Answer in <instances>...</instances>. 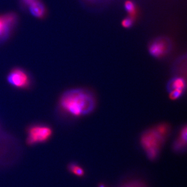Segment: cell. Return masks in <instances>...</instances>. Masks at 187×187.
Returning a JSON list of instances; mask_svg holds the SVG:
<instances>
[{
    "label": "cell",
    "mask_w": 187,
    "mask_h": 187,
    "mask_svg": "<svg viewBox=\"0 0 187 187\" xmlns=\"http://www.w3.org/2000/svg\"><path fill=\"white\" fill-rule=\"evenodd\" d=\"M187 128L185 125L180 130L178 136L175 139L172 145L173 150L177 153L185 152L187 149Z\"/></svg>",
    "instance_id": "obj_8"
},
{
    "label": "cell",
    "mask_w": 187,
    "mask_h": 187,
    "mask_svg": "<svg viewBox=\"0 0 187 187\" xmlns=\"http://www.w3.org/2000/svg\"><path fill=\"white\" fill-rule=\"evenodd\" d=\"M169 128L161 124L143 132L140 144L148 158L151 161L157 159L168 134Z\"/></svg>",
    "instance_id": "obj_2"
},
{
    "label": "cell",
    "mask_w": 187,
    "mask_h": 187,
    "mask_svg": "<svg viewBox=\"0 0 187 187\" xmlns=\"http://www.w3.org/2000/svg\"><path fill=\"white\" fill-rule=\"evenodd\" d=\"M187 87L186 80L183 77L176 76L170 79L166 84V90L172 100L179 99L184 95Z\"/></svg>",
    "instance_id": "obj_6"
},
{
    "label": "cell",
    "mask_w": 187,
    "mask_h": 187,
    "mask_svg": "<svg viewBox=\"0 0 187 187\" xmlns=\"http://www.w3.org/2000/svg\"><path fill=\"white\" fill-rule=\"evenodd\" d=\"M27 134L28 144L34 146L48 141L52 136L53 130L48 125L36 124L29 127Z\"/></svg>",
    "instance_id": "obj_3"
},
{
    "label": "cell",
    "mask_w": 187,
    "mask_h": 187,
    "mask_svg": "<svg viewBox=\"0 0 187 187\" xmlns=\"http://www.w3.org/2000/svg\"><path fill=\"white\" fill-rule=\"evenodd\" d=\"M98 187H106V185H105V184H102V183H100V184H99V185H98Z\"/></svg>",
    "instance_id": "obj_15"
},
{
    "label": "cell",
    "mask_w": 187,
    "mask_h": 187,
    "mask_svg": "<svg viewBox=\"0 0 187 187\" xmlns=\"http://www.w3.org/2000/svg\"><path fill=\"white\" fill-rule=\"evenodd\" d=\"M125 8L126 10L130 14V16L135 19L136 16L137 11L134 4L130 1H127L125 3Z\"/></svg>",
    "instance_id": "obj_12"
},
{
    "label": "cell",
    "mask_w": 187,
    "mask_h": 187,
    "mask_svg": "<svg viewBox=\"0 0 187 187\" xmlns=\"http://www.w3.org/2000/svg\"><path fill=\"white\" fill-rule=\"evenodd\" d=\"M171 48L170 43L166 40L160 39L150 44L149 47L150 54L153 57L161 58L170 52Z\"/></svg>",
    "instance_id": "obj_7"
},
{
    "label": "cell",
    "mask_w": 187,
    "mask_h": 187,
    "mask_svg": "<svg viewBox=\"0 0 187 187\" xmlns=\"http://www.w3.org/2000/svg\"><path fill=\"white\" fill-rule=\"evenodd\" d=\"M135 19L131 17L130 16L129 17L126 18L125 19L123 20L122 25L123 27L126 28H130L132 25L133 21Z\"/></svg>",
    "instance_id": "obj_13"
},
{
    "label": "cell",
    "mask_w": 187,
    "mask_h": 187,
    "mask_svg": "<svg viewBox=\"0 0 187 187\" xmlns=\"http://www.w3.org/2000/svg\"><path fill=\"white\" fill-rule=\"evenodd\" d=\"M21 4L23 8L26 9H27L29 5H31L33 2H34L36 0H20Z\"/></svg>",
    "instance_id": "obj_14"
},
{
    "label": "cell",
    "mask_w": 187,
    "mask_h": 187,
    "mask_svg": "<svg viewBox=\"0 0 187 187\" xmlns=\"http://www.w3.org/2000/svg\"><path fill=\"white\" fill-rule=\"evenodd\" d=\"M6 80L12 87L21 90L29 88L32 83L29 73L21 68H15L10 70Z\"/></svg>",
    "instance_id": "obj_4"
},
{
    "label": "cell",
    "mask_w": 187,
    "mask_h": 187,
    "mask_svg": "<svg viewBox=\"0 0 187 187\" xmlns=\"http://www.w3.org/2000/svg\"><path fill=\"white\" fill-rule=\"evenodd\" d=\"M28 10L33 16L38 19H42L46 17L47 9L42 0H36L27 8Z\"/></svg>",
    "instance_id": "obj_9"
},
{
    "label": "cell",
    "mask_w": 187,
    "mask_h": 187,
    "mask_svg": "<svg viewBox=\"0 0 187 187\" xmlns=\"http://www.w3.org/2000/svg\"><path fill=\"white\" fill-rule=\"evenodd\" d=\"M119 187H148L144 181L140 179H132L124 182Z\"/></svg>",
    "instance_id": "obj_11"
},
{
    "label": "cell",
    "mask_w": 187,
    "mask_h": 187,
    "mask_svg": "<svg viewBox=\"0 0 187 187\" xmlns=\"http://www.w3.org/2000/svg\"><path fill=\"white\" fill-rule=\"evenodd\" d=\"M68 170L71 174L79 177L85 176V170L80 165L75 163H71L68 166Z\"/></svg>",
    "instance_id": "obj_10"
},
{
    "label": "cell",
    "mask_w": 187,
    "mask_h": 187,
    "mask_svg": "<svg viewBox=\"0 0 187 187\" xmlns=\"http://www.w3.org/2000/svg\"><path fill=\"white\" fill-rule=\"evenodd\" d=\"M95 105L92 94L81 88L67 90L59 100V107L62 111L74 117L89 115L94 110Z\"/></svg>",
    "instance_id": "obj_1"
},
{
    "label": "cell",
    "mask_w": 187,
    "mask_h": 187,
    "mask_svg": "<svg viewBox=\"0 0 187 187\" xmlns=\"http://www.w3.org/2000/svg\"><path fill=\"white\" fill-rule=\"evenodd\" d=\"M18 23V16L14 12L0 14V43L8 40Z\"/></svg>",
    "instance_id": "obj_5"
}]
</instances>
